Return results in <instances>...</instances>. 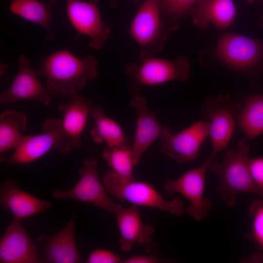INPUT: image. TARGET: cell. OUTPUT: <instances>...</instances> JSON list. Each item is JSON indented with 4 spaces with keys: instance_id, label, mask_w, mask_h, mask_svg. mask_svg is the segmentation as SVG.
Here are the masks:
<instances>
[{
    "instance_id": "30bf717a",
    "label": "cell",
    "mask_w": 263,
    "mask_h": 263,
    "mask_svg": "<svg viewBox=\"0 0 263 263\" xmlns=\"http://www.w3.org/2000/svg\"><path fill=\"white\" fill-rule=\"evenodd\" d=\"M98 0H66L68 18L74 28L89 38L88 45L94 49L103 47L111 28L102 20Z\"/></svg>"
},
{
    "instance_id": "9c48e42d",
    "label": "cell",
    "mask_w": 263,
    "mask_h": 263,
    "mask_svg": "<svg viewBox=\"0 0 263 263\" xmlns=\"http://www.w3.org/2000/svg\"><path fill=\"white\" fill-rule=\"evenodd\" d=\"M213 155L200 167L187 171L176 179H166L163 188L169 194L177 192L184 196L190 205L186 213L196 221H202L209 215L212 208L210 200L204 197L206 174Z\"/></svg>"
},
{
    "instance_id": "277c9868",
    "label": "cell",
    "mask_w": 263,
    "mask_h": 263,
    "mask_svg": "<svg viewBox=\"0 0 263 263\" xmlns=\"http://www.w3.org/2000/svg\"><path fill=\"white\" fill-rule=\"evenodd\" d=\"M102 182L108 192L121 201L137 206L156 208L176 216H181L184 212L183 203L180 197L166 200L148 182L135 180L123 182L111 170L105 172Z\"/></svg>"
},
{
    "instance_id": "603a6c76",
    "label": "cell",
    "mask_w": 263,
    "mask_h": 263,
    "mask_svg": "<svg viewBox=\"0 0 263 263\" xmlns=\"http://www.w3.org/2000/svg\"><path fill=\"white\" fill-rule=\"evenodd\" d=\"M27 129V118L25 113L7 109L0 114V154L1 155L18 146Z\"/></svg>"
},
{
    "instance_id": "ba28073f",
    "label": "cell",
    "mask_w": 263,
    "mask_h": 263,
    "mask_svg": "<svg viewBox=\"0 0 263 263\" xmlns=\"http://www.w3.org/2000/svg\"><path fill=\"white\" fill-rule=\"evenodd\" d=\"M97 161L94 158L84 160L79 169L80 178L71 188L65 190L56 189L52 196L59 200L71 199L90 203L109 213H114L118 205L111 198L98 174Z\"/></svg>"
},
{
    "instance_id": "7402d4cb",
    "label": "cell",
    "mask_w": 263,
    "mask_h": 263,
    "mask_svg": "<svg viewBox=\"0 0 263 263\" xmlns=\"http://www.w3.org/2000/svg\"><path fill=\"white\" fill-rule=\"evenodd\" d=\"M89 116L95 123L90 131V135L95 143L104 142L109 148L129 145L131 141L120 125L107 116L100 106L93 104Z\"/></svg>"
},
{
    "instance_id": "1f68e13d",
    "label": "cell",
    "mask_w": 263,
    "mask_h": 263,
    "mask_svg": "<svg viewBox=\"0 0 263 263\" xmlns=\"http://www.w3.org/2000/svg\"><path fill=\"white\" fill-rule=\"evenodd\" d=\"M249 3H253L256 0H246Z\"/></svg>"
},
{
    "instance_id": "9a60e30c",
    "label": "cell",
    "mask_w": 263,
    "mask_h": 263,
    "mask_svg": "<svg viewBox=\"0 0 263 263\" xmlns=\"http://www.w3.org/2000/svg\"><path fill=\"white\" fill-rule=\"evenodd\" d=\"M218 54L228 63L243 69L257 65L263 58V43L242 35L225 34L219 39Z\"/></svg>"
},
{
    "instance_id": "7c38bea8",
    "label": "cell",
    "mask_w": 263,
    "mask_h": 263,
    "mask_svg": "<svg viewBox=\"0 0 263 263\" xmlns=\"http://www.w3.org/2000/svg\"><path fill=\"white\" fill-rule=\"evenodd\" d=\"M136 115V128L131 146L133 159L137 164L149 147L157 139L171 132L164 127L147 104L145 97L137 95L130 101Z\"/></svg>"
},
{
    "instance_id": "83f0119b",
    "label": "cell",
    "mask_w": 263,
    "mask_h": 263,
    "mask_svg": "<svg viewBox=\"0 0 263 263\" xmlns=\"http://www.w3.org/2000/svg\"><path fill=\"white\" fill-rule=\"evenodd\" d=\"M249 168L251 177L258 194L263 198V157L250 159Z\"/></svg>"
},
{
    "instance_id": "44dd1931",
    "label": "cell",
    "mask_w": 263,
    "mask_h": 263,
    "mask_svg": "<svg viewBox=\"0 0 263 263\" xmlns=\"http://www.w3.org/2000/svg\"><path fill=\"white\" fill-rule=\"evenodd\" d=\"M9 9L13 14L41 27L48 41L56 37L52 31L53 11L56 5L54 0H9Z\"/></svg>"
},
{
    "instance_id": "ac0fdd59",
    "label": "cell",
    "mask_w": 263,
    "mask_h": 263,
    "mask_svg": "<svg viewBox=\"0 0 263 263\" xmlns=\"http://www.w3.org/2000/svg\"><path fill=\"white\" fill-rule=\"evenodd\" d=\"M93 105L91 99L74 94L68 103L60 104L58 110L62 115L61 125L72 150L80 147L84 131Z\"/></svg>"
},
{
    "instance_id": "4316f807",
    "label": "cell",
    "mask_w": 263,
    "mask_h": 263,
    "mask_svg": "<svg viewBox=\"0 0 263 263\" xmlns=\"http://www.w3.org/2000/svg\"><path fill=\"white\" fill-rule=\"evenodd\" d=\"M198 0H162V10L170 17H181L191 12Z\"/></svg>"
},
{
    "instance_id": "4dcf8cb0",
    "label": "cell",
    "mask_w": 263,
    "mask_h": 263,
    "mask_svg": "<svg viewBox=\"0 0 263 263\" xmlns=\"http://www.w3.org/2000/svg\"><path fill=\"white\" fill-rule=\"evenodd\" d=\"M1 66H0V75H2L6 72V66L5 64H2V65L1 64Z\"/></svg>"
},
{
    "instance_id": "484cf974",
    "label": "cell",
    "mask_w": 263,
    "mask_h": 263,
    "mask_svg": "<svg viewBox=\"0 0 263 263\" xmlns=\"http://www.w3.org/2000/svg\"><path fill=\"white\" fill-rule=\"evenodd\" d=\"M248 211L252 219V231L247 238L254 241L260 250H263V200H254Z\"/></svg>"
},
{
    "instance_id": "d6a6232c",
    "label": "cell",
    "mask_w": 263,
    "mask_h": 263,
    "mask_svg": "<svg viewBox=\"0 0 263 263\" xmlns=\"http://www.w3.org/2000/svg\"></svg>"
},
{
    "instance_id": "ffe728a7",
    "label": "cell",
    "mask_w": 263,
    "mask_h": 263,
    "mask_svg": "<svg viewBox=\"0 0 263 263\" xmlns=\"http://www.w3.org/2000/svg\"><path fill=\"white\" fill-rule=\"evenodd\" d=\"M191 13L194 24L200 28L211 23L225 29L233 23L236 9L233 0H199Z\"/></svg>"
},
{
    "instance_id": "6da1fadb",
    "label": "cell",
    "mask_w": 263,
    "mask_h": 263,
    "mask_svg": "<svg viewBox=\"0 0 263 263\" xmlns=\"http://www.w3.org/2000/svg\"><path fill=\"white\" fill-rule=\"evenodd\" d=\"M37 72L45 80V87L52 97L75 94L84 88L87 82L96 79L99 74L95 57L80 59L66 50L41 59Z\"/></svg>"
},
{
    "instance_id": "d4e9b609",
    "label": "cell",
    "mask_w": 263,
    "mask_h": 263,
    "mask_svg": "<svg viewBox=\"0 0 263 263\" xmlns=\"http://www.w3.org/2000/svg\"><path fill=\"white\" fill-rule=\"evenodd\" d=\"M102 157L120 181L129 182L135 180L133 167L135 164L131 146L107 147L103 150Z\"/></svg>"
},
{
    "instance_id": "5bb4252c",
    "label": "cell",
    "mask_w": 263,
    "mask_h": 263,
    "mask_svg": "<svg viewBox=\"0 0 263 263\" xmlns=\"http://www.w3.org/2000/svg\"><path fill=\"white\" fill-rule=\"evenodd\" d=\"M114 214L120 233L119 242L122 252L130 251L135 243L143 246L149 254L154 252L156 246L152 241V236L155 229L143 223L137 206L132 205L126 208L118 204Z\"/></svg>"
},
{
    "instance_id": "5b68a950",
    "label": "cell",
    "mask_w": 263,
    "mask_h": 263,
    "mask_svg": "<svg viewBox=\"0 0 263 263\" xmlns=\"http://www.w3.org/2000/svg\"><path fill=\"white\" fill-rule=\"evenodd\" d=\"M139 59L140 63L129 64L125 70L132 93H137L141 85H156L174 80L186 81L190 75L189 63L184 56L173 60L150 56Z\"/></svg>"
},
{
    "instance_id": "d6986e66",
    "label": "cell",
    "mask_w": 263,
    "mask_h": 263,
    "mask_svg": "<svg viewBox=\"0 0 263 263\" xmlns=\"http://www.w3.org/2000/svg\"><path fill=\"white\" fill-rule=\"evenodd\" d=\"M74 215L69 223L58 233L54 234L46 244L44 261L51 263L82 262L75 240Z\"/></svg>"
},
{
    "instance_id": "3957f363",
    "label": "cell",
    "mask_w": 263,
    "mask_h": 263,
    "mask_svg": "<svg viewBox=\"0 0 263 263\" xmlns=\"http://www.w3.org/2000/svg\"><path fill=\"white\" fill-rule=\"evenodd\" d=\"M41 132L36 135H24L7 160L12 166L30 164L40 158L52 149L66 155L72 149L63 130L61 119L50 117L41 125Z\"/></svg>"
},
{
    "instance_id": "f546056e",
    "label": "cell",
    "mask_w": 263,
    "mask_h": 263,
    "mask_svg": "<svg viewBox=\"0 0 263 263\" xmlns=\"http://www.w3.org/2000/svg\"><path fill=\"white\" fill-rule=\"evenodd\" d=\"M160 261L158 257L154 255H136L123 259V263H156Z\"/></svg>"
},
{
    "instance_id": "2e32d148",
    "label": "cell",
    "mask_w": 263,
    "mask_h": 263,
    "mask_svg": "<svg viewBox=\"0 0 263 263\" xmlns=\"http://www.w3.org/2000/svg\"><path fill=\"white\" fill-rule=\"evenodd\" d=\"M0 263H39L36 245L20 220L13 218L0 239Z\"/></svg>"
},
{
    "instance_id": "f1b7e54d",
    "label": "cell",
    "mask_w": 263,
    "mask_h": 263,
    "mask_svg": "<svg viewBox=\"0 0 263 263\" xmlns=\"http://www.w3.org/2000/svg\"><path fill=\"white\" fill-rule=\"evenodd\" d=\"M123 259L113 251L106 249H95L90 253L87 263H120Z\"/></svg>"
},
{
    "instance_id": "4fadbf2b",
    "label": "cell",
    "mask_w": 263,
    "mask_h": 263,
    "mask_svg": "<svg viewBox=\"0 0 263 263\" xmlns=\"http://www.w3.org/2000/svg\"><path fill=\"white\" fill-rule=\"evenodd\" d=\"M208 136L209 122L200 120L177 134L172 131L166 134L161 138L160 150L176 162L187 163L197 158Z\"/></svg>"
},
{
    "instance_id": "7a4b0ae2",
    "label": "cell",
    "mask_w": 263,
    "mask_h": 263,
    "mask_svg": "<svg viewBox=\"0 0 263 263\" xmlns=\"http://www.w3.org/2000/svg\"><path fill=\"white\" fill-rule=\"evenodd\" d=\"M249 149L245 141L240 139L237 149L226 151L221 164L217 163V159L212 154L208 165V169L219 179L216 191L230 208L234 207L239 194L247 192L258 194L249 171Z\"/></svg>"
},
{
    "instance_id": "8fae6325",
    "label": "cell",
    "mask_w": 263,
    "mask_h": 263,
    "mask_svg": "<svg viewBox=\"0 0 263 263\" xmlns=\"http://www.w3.org/2000/svg\"><path fill=\"white\" fill-rule=\"evenodd\" d=\"M18 69L11 84L0 95V102L8 104L22 100H32L49 105L52 97L40 82L37 71L24 56L18 58Z\"/></svg>"
},
{
    "instance_id": "52a82bcc",
    "label": "cell",
    "mask_w": 263,
    "mask_h": 263,
    "mask_svg": "<svg viewBox=\"0 0 263 263\" xmlns=\"http://www.w3.org/2000/svg\"><path fill=\"white\" fill-rule=\"evenodd\" d=\"M162 0H145L131 24L130 33L142 47L139 58L161 50L169 31L165 28L161 12Z\"/></svg>"
},
{
    "instance_id": "e0dca14e",
    "label": "cell",
    "mask_w": 263,
    "mask_h": 263,
    "mask_svg": "<svg viewBox=\"0 0 263 263\" xmlns=\"http://www.w3.org/2000/svg\"><path fill=\"white\" fill-rule=\"evenodd\" d=\"M0 203L13 218L20 221L43 212L52 206L51 202L20 189L13 179H8L1 185Z\"/></svg>"
},
{
    "instance_id": "cb8c5ba5",
    "label": "cell",
    "mask_w": 263,
    "mask_h": 263,
    "mask_svg": "<svg viewBox=\"0 0 263 263\" xmlns=\"http://www.w3.org/2000/svg\"><path fill=\"white\" fill-rule=\"evenodd\" d=\"M239 118V127L250 140L263 133V93L244 100Z\"/></svg>"
},
{
    "instance_id": "8992f818",
    "label": "cell",
    "mask_w": 263,
    "mask_h": 263,
    "mask_svg": "<svg viewBox=\"0 0 263 263\" xmlns=\"http://www.w3.org/2000/svg\"><path fill=\"white\" fill-rule=\"evenodd\" d=\"M243 104L228 95H218L207 98L202 104L201 112L208 120L212 154L215 155L227 148L235 129Z\"/></svg>"
}]
</instances>
